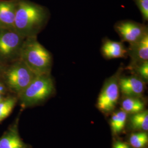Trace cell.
Returning a JSON list of instances; mask_svg holds the SVG:
<instances>
[{"label":"cell","instance_id":"obj_5","mask_svg":"<svg viewBox=\"0 0 148 148\" xmlns=\"http://www.w3.org/2000/svg\"><path fill=\"white\" fill-rule=\"evenodd\" d=\"M36 76V75L21 62L16 64L8 71L7 79L12 88L21 93Z\"/></svg>","mask_w":148,"mask_h":148},{"label":"cell","instance_id":"obj_6","mask_svg":"<svg viewBox=\"0 0 148 148\" xmlns=\"http://www.w3.org/2000/svg\"><path fill=\"white\" fill-rule=\"evenodd\" d=\"M115 30L122 41L130 44L137 42L148 32L145 25L130 21H119L115 25Z\"/></svg>","mask_w":148,"mask_h":148},{"label":"cell","instance_id":"obj_11","mask_svg":"<svg viewBox=\"0 0 148 148\" xmlns=\"http://www.w3.org/2000/svg\"><path fill=\"white\" fill-rule=\"evenodd\" d=\"M101 52L106 58H119L126 56L127 49L122 42L106 40L101 47Z\"/></svg>","mask_w":148,"mask_h":148},{"label":"cell","instance_id":"obj_21","mask_svg":"<svg viewBox=\"0 0 148 148\" xmlns=\"http://www.w3.org/2000/svg\"><path fill=\"white\" fill-rule=\"evenodd\" d=\"M3 90V87L2 85H1V84H0V94H1V92H2Z\"/></svg>","mask_w":148,"mask_h":148},{"label":"cell","instance_id":"obj_17","mask_svg":"<svg viewBox=\"0 0 148 148\" xmlns=\"http://www.w3.org/2000/svg\"><path fill=\"white\" fill-rule=\"evenodd\" d=\"M16 104L13 98L0 101V122L3 121L9 116Z\"/></svg>","mask_w":148,"mask_h":148},{"label":"cell","instance_id":"obj_10","mask_svg":"<svg viewBox=\"0 0 148 148\" xmlns=\"http://www.w3.org/2000/svg\"><path fill=\"white\" fill-rule=\"evenodd\" d=\"M18 0L0 1V25L14 27Z\"/></svg>","mask_w":148,"mask_h":148},{"label":"cell","instance_id":"obj_4","mask_svg":"<svg viewBox=\"0 0 148 148\" xmlns=\"http://www.w3.org/2000/svg\"><path fill=\"white\" fill-rule=\"evenodd\" d=\"M122 68L106 81L98 98L97 108L103 113H110L116 106L120 97L119 81L121 74Z\"/></svg>","mask_w":148,"mask_h":148},{"label":"cell","instance_id":"obj_15","mask_svg":"<svg viewBox=\"0 0 148 148\" xmlns=\"http://www.w3.org/2000/svg\"><path fill=\"white\" fill-rule=\"evenodd\" d=\"M127 114L123 110H119L114 112L110 119V127L112 132L117 135L121 132L126 126Z\"/></svg>","mask_w":148,"mask_h":148},{"label":"cell","instance_id":"obj_22","mask_svg":"<svg viewBox=\"0 0 148 148\" xmlns=\"http://www.w3.org/2000/svg\"><path fill=\"white\" fill-rule=\"evenodd\" d=\"M2 101V97H1V94H0V101Z\"/></svg>","mask_w":148,"mask_h":148},{"label":"cell","instance_id":"obj_7","mask_svg":"<svg viewBox=\"0 0 148 148\" xmlns=\"http://www.w3.org/2000/svg\"><path fill=\"white\" fill-rule=\"evenodd\" d=\"M144 82L138 76H120L119 81L120 91L124 97L141 98L145 90Z\"/></svg>","mask_w":148,"mask_h":148},{"label":"cell","instance_id":"obj_12","mask_svg":"<svg viewBox=\"0 0 148 148\" xmlns=\"http://www.w3.org/2000/svg\"><path fill=\"white\" fill-rule=\"evenodd\" d=\"M0 148H28L20 137L16 127H12L0 138Z\"/></svg>","mask_w":148,"mask_h":148},{"label":"cell","instance_id":"obj_18","mask_svg":"<svg viewBox=\"0 0 148 148\" xmlns=\"http://www.w3.org/2000/svg\"><path fill=\"white\" fill-rule=\"evenodd\" d=\"M132 70H134L137 72L138 76L143 79L145 82H148V61L143 62V63L139 64Z\"/></svg>","mask_w":148,"mask_h":148},{"label":"cell","instance_id":"obj_20","mask_svg":"<svg viewBox=\"0 0 148 148\" xmlns=\"http://www.w3.org/2000/svg\"><path fill=\"white\" fill-rule=\"evenodd\" d=\"M112 148H132L129 144L125 143L121 141H116L115 142L113 145Z\"/></svg>","mask_w":148,"mask_h":148},{"label":"cell","instance_id":"obj_14","mask_svg":"<svg viewBox=\"0 0 148 148\" xmlns=\"http://www.w3.org/2000/svg\"><path fill=\"white\" fill-rule=\"evenodd\" d=\"M145 109V103L140 98L125 97L121 102V110L127 114L132 115L142 111Z\"/></svg>","mask_w":148,"mask_h":148},{"label":"cell","instance_id":"obj_16","mask_svg":"<svg viewBox=\"0 0 148 148\" xmlns=\"http://www.w3.org/2000/svg\"><path fill=\"white\" fill-rule=\"evenodd\" d=\"M129 144L132 148H147L148 145V135L146 132L138 131L133 133L129 137Z\"/></svg>","mask_w":148,"mask_h":148},{"label":"cell","instance_id":"obj_2","mask_svg":"<svg viewBox=\"0 0 148 148\" xmlns=\"http://www.w3.org/2000/svg\"><path fill=\"white\" fill-rule=\"evenodd\" d=\"M21 57V62L36 76L49 74L52 66V56L38 42L35 36L28 37L23 43Z\"/></svg>","mask_w":148,"mask_h":148},{"label":"cell","instance_id":"obj_1","mask_svg":"<svg viewBox=\"0 0 148 148\" xmlns=\"http://www.w3.org/2000/svg\"><path fill=\"white\" fill-rule=\"evenodd\" d=\"M48 16V12L42 5L27 0H18L14 27L21 35L35 36Z\"/></svg>","mask_w":148,"mask_h":148},{"label":"cell","instance_id":"obj_3","mask_svg":"<svg viewBox=\"0 0 148 148\" xmlns=\"http://www.w3.org/2000/svg\"><path fill=\"white\" fill-rule=\"evenodd\" d=\"M54 85L49 74L37 75L21 93V100L25 106L36 104L53 93Z\"/></svg>","mask_w":148,"mask_h":148},{"label":"cell","instance_id":"obj_13","mask_svg":"<svg viewBox=\"0 0 148 148\" xmlns=\"http://www.w3.org/2000/svg\"><path fill=\"white\" fill-rule=\"evenodd\" d=\"M130 127L134 131L147 132L148 131V111L144 110L131 115L129 120Z\"/></svg>","mask_w":148,"mask_h":148},{"label":"cell","instance_id":"obj_9","mask_svg":"<svg viewBox=\"0 0 148 148\" xmlns=\"http://www.w3.org/2000/svg\"><path fill=\"white\" fill-rule=\"evenodd\" d=\"M21 43V36L18 32L7 31L0 34V53L9 56L19 47Z\"/></svg>","mask_w":148,"mask_h":148},{"label":"cell","instance_id":"obj_19","mask_svg":"<svg viewBox=\"0 0 148 148\" xmlns=\"http://www.w3.org/2000/svg\"><path fill=\"white\" fill-rule=\"evenodd\" d=\"M144 21L148 20V0H134Z\"/></svg>","mask_w":148,"mask_h":148},{"label":"cell","instance_id":"obj_8","mask_svg":"<svg viewBox=\"0 0 148 148\" xmlns=\"http://www.w3.org/2000/svg\"><path fill=\"white\" fill-rule=\"evenodd\" d=\"M127 54L131 58L129 69L148 61V32L136 42L130 44Z\"/></svg>","mask_w":148,"mask_h":148}]
</instances>
